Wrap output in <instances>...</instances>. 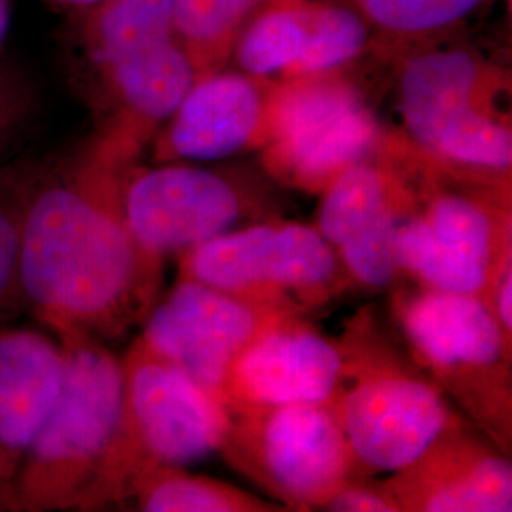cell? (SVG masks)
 I'll list each match as a JSON object with an SVG mask.
<instances>
[{
    "instance_id": "ba28073f",
    "label": "cell",
    "mask_w": 512,
    "mask_h": 512,
    "mask_svg": "<svg viewBox=\"0 0 512 512\" xmlns=\"http://www.w3.org/2000/svg\"><path fill=\"white\" fill-rule=\"evenodd\" d=\"M348 277L338 251L300 222L230 230L179 255V279L296 313L325 304Z\"/></svg>"
},
{
    "instance_id": "83f0119b",
    "label": "cell",
    "mask_w": 512,
    "mask_h": 512,
    "mask_svg": "<svg viewBox=\"0 0 512 512\" xmlns=\"http://www.w3.org/2000/svg\"><path fill=\"white\" fill-rule=\"evenodd\" d=\"M55 4H61V6H67V8H78V10H88L92 6H97L105 0H52Z\"/></svg>"
},
{
    "instance_id": "8992f818",
    "label": "cell",
    "mask_w": 512,
    "mask_h": 512,
    "mask_svg": "<svg viewBox=\"0 0 512 512\" xmlns=\"http://www.w3.org/2000/svg\"><path fill=\"white\" fill-rule=\"evenodd\" d=\"M421 365L505 448L511 435V344L494 310L471 294L423 289L395 300Z\"/></svg>"
},
{
    "instance_id": "30bf717a",
    "label": "cell",
    "mask_w": 512,
    "mask_h": 512,
    "mask_svg": "<svg viewBox=\"0 0 512 512\" xmlns=\"http://www.w3.org/2000/svg\"><path fill=\"white\" fill-rule=\"evenodd\" d=\"M380 139L372 110L336 73L275 80L262 164L277 181L321 194Z\"/></svg>"
},
{
    "instance_id": "ffe728a7",
    "label": "cell",
    "mask_w": 512,
    "mask_h": 512,
    "mask_svg": "<svg viewBox=\"0 0 512 512\" xmlns=\"http://www.w3.org/2000/svg\"><path fill=\"white\" fill-rule=\"evenodd\" d=\"M129 501L145 512H275L289 511L228 482L188 475L181 467L150 469L137 480Z\"/></svg>"
},
{
    "instance_id": "484cf974",
    "label": "cell",
    "mask_w": 512,
    "mask_h": 512,
    "mask_svg": "<svg viewBox=\"0 0 512 512\" xmlns=\"http://www.w3.org/2000/svg\"><path fill=\"white\" fill-rule=\"evenodd\" d=\"M323 511L334 512H401L397 501L384 488V484L368 486L349 480L344 488L330 497Z\"/></svg>"
},
{
    "instance_id": "4316f807",
    "label": "cell",
    "mask_w": 512,
    "mask_h": 512,
    "mask_svg": "<svg viewBox=\"0 0 512 512\" xmlns=\"http://www.w3.org/2000/svg\"><path fill=\"white\" fill-rule=\"evenodd\" d=\"M10 25V4L8 0H0V42L6 37Z\"/></svg>"
},
{
    "instance_id": "3957f363",
    "label": "cell",
    "mask_w": 512,
    "mask_h": 512,
    "mask_svg": "<svg viewBox=\"0 0 512 512\" xmlns=\"http://www.w3.org/2000/svg\"><path fill=\"white\" fill-rule=\"evenodd\" d=\"M124 404L118 433L82 511L126 503L150 469L183 467L219 452L230 412L137 336L122 357Z\"/></svg>"
},
{
    "instance_id": "cb8c5ba5",
    "label": "cell",
    "mask_w": 512,
    "mask_h": 512,
    "mask_svg": "<svg viewBox=\"0 0 512 512\" xmlns=\"http://www.w3.org/2000/svg\"><path fill=\"white\" fill-rule=\"evenodd\" d=\"M406 209L385 213L361 234L338 247V256L349 277L368 289H385L399 275L397 232Z\"/></svg>"
},
{
    "instance_id": "44dd1931",
    "label": "cell",
    "mask_w": 512,
    "mask_h": 512,
    "mask_svg": "<svg viewBox=\"0 0 512 512\" xmlns=\"http://www.w3.org/2000/svg\"><path fill=\"white\" fill-rule=\"evenodd\" d=\"M399 270L414 275L427 289L444 293L471 294L492 308L494 274L486 266L442 245L420 215L403 219L397 232Z\"/></svg>"
},
{
    "instance_id": "603a6c76",
    "label": "cell",
    "mask_w": 512,
    "mask_h": 512,
    "mask_svg": "<svg viewBox=\"0 0 512 512\" xmlns=\"http://www.w3.org/2000/svg\"><path fill=\"white\" fill-rule=\"evenodd\" d=\"M46 160L48 156H18L0 165V325L25 311L19 283L21 224Z\"/></svg>"
},
{
    "instance_id": "6da1fadb",
    "label": "cell",
    "mask_w": 512,
    "mask_h": 512,
    "mask_svg": "<svg viewBox=\"0 0 512 512\" xmlns=\"http://www.w3.org/2000/svg\"><path fill=\"white\" fill-rule=\"evenodd\" d=\"M143 147L95 129L48 156L25 207L19 283L25 311L61 346L116 340L143 325L162 283V258L129 230L124 183Z\"/></svg>"
},
{
    "instance_id": "8fae6325",
    "label": "cell",
    "mask_w": 512,
    "mask_h": 512,
    "mask_svg": "<svg viewBox=\"0 0 512 512\" xmlns=\"http://www.w3.org/2000/svg\"><path fill=\"white\" fill-rule=\"evenodd\" d=\"M247 184L183 162L133 165L124 183L129 230L150 255H181L230 232L251 209Z\"/></svg>"
},
{
    "instance_id": "277c9868",
    "label": "cell",
    "mask_w": 512,
    "mask_h": 512,
    "mask_svg": "<svg viewBox=\"0 0 512 512\" xmlns=\"http://www.w3.org/2000/svg\"><path fill=\"white\" fill-rule=\"evenodd\" d=\"M63 349V382L19 465L10 512L82 511L118 433L122 359L97 340Z\"/></svg>"
},
{
    "instance_id": "d4e9b609",
    "label": "cell",
    "mask_w": 512,
    "mask_h": 512,
    "mask_svg": "<svg viewBox=\"0 0 512 512\" xmlns=\"http://www.w3.org/2000/svg\"><path fill=\"white\" fill-rule=\"evenodd\" d=\"M40 107L37 80L16 61L0 57V165L18 158L16 150L37 124Z\"/></svg>"
},
{
    "instance_id": "e0dca14e",
    "label": "cell",
    "mask_w": 512,
    "mask_h": 512,
    "mask_svg": "<svg viewBox=\"0 0 512 512\" xmlns=\"http://www.w3.org/2000/svg\"><path fill=\"white\" fill-rule=\"evenodd\" d=\"M65 372V349L37 329L0 325V511L46 420Z\"/></svg>"
},
{
    "instance_id": "ac0fdd59",
    "label": "cell",
    "mask_w": 512,
    "mask_h": 512,
    "mask_svg": "<svg viewBox=\"0 0 512 512\" xmlns=\"http://www.w3.org/2000/svg\"><path fill=\"white\" fill-rule=\"evenodd\" d=\"M408 205L410 194L399 177L387 165L365 158L349 165L321 192L315 228L338 249L385 213Z\"/></svg>"
},
{
    "instance_id": "d6986e66",
    "label": "cell",
    "mask_w": 512,
    "mask_h": 512,
    "mask_svg": "<svg viewBox=\"0 0 512 512\" xmlns=\"http://www.w3.org/2000/svg\"><path fill=\"white\" fill-rule=\"evenodd\" d=\"M372 31V44L395 52L435 44L475 18L495 0H338Z\"/></svg>"
},
{
    "instance_id": "5b68a950",
    "label": "cell",
    "mask_w": 512,
    "mask_h": 512,
    "mask_svg": "<svg viewBox=\"0 0 512 512\" xmlns=\"http://www.w3.org/2000/svg\"><path fill=\"white\" fill-rule=\"evenodd\" d=\"M511 78L467 46H421L404 54L399 110L412 141L440 164L511 175L512 128L499 97Z\"/></svg>"
},
{
    "instance_id": "9c48e42d",
    "label": "cell",
    "mask_w": 512,
    "mask_h": 512,
    "mask_svg": "<svg viewBox=\"0 0 512 512\" xmlns=\"http://www.w3.org/2000/svg\"><path fill=\"white\" fill-rule=\"evenodd\" d=\"M219 452L289 511L323 509L357 467L334 401L230 414Z\"/></svg>"
},
{
    "instance_id": "2e32d148",
    "label": "cell",
    "mask_w": 512,
    "mask_h": 512,
    "mask_svg": "<svg viewBox=\"0 0 512 512\" xmlns=\"http://www.w3.org/2000/svg\"><path fill=\"white\" fill-rule=\"evenodd\" d=\"M382 484L401 512L512 509L511 461L473 437L463 423Z\"/></svg>"
},
{
    "instance_id": "7c38bea8",
    "label": "cell",
    "mask_w": 512,
    "mask_h": 512,
    "mask_svg": "<svg viewBox=\"0 0 512 512\" xmlns=\"http://www.w3.org/2000/svg\"><path fill=\"white\" fill-rule=\"evenodd\" d=\"M289 313L296 311L179 279L171 293L154 304L139 336L148 348L219 397L222 380L241 349Z\"/></svg>"
},
{
    "instance_id": "7a4b0ae2",
    "label": "cell",
    "mask_w": 512,
    "mask_h": 512,
    "mask_svg": "<svg viewBox=\"0 0 512 512\" xmlns=\"http://www.w3.org/2000/svg\"><path fill=\"white\" fill-rule=\"evenodd\" d=\"M76 48L97 128L141 147L198 80L175 33L173 0H105L82 10Z\"/></svg>"
},
{
    "instance_id": "52a82bcc",
    "label": "cell",
    "mask_w": 512,
    "mask_h": 512,
    "mask_svg": "<svg viewBox=\"0 0 512 512\" xmlns=\"http://www.w3.org/2000/svg\"><path fill=\"white\" fill-rule=\"evenodd\" d=\"M334 406L357 465L399 473L461 423L439 385L366 340H346Z\"/></svg>"
},
{
    "instance_id": "5bb4252c",
    "label": "cell",
    "mask_w": 512,
    "mask_h": 512,
    "mask_svg": "<svg viewBox=\"0 0 512 512\" xmlns=\"http://www.w3.org/2000/svg\"><path fill=\"white\" fill-rule=\"evenodd\" d=\"M344 374L342 344L289 313L260 330L228 368L219 399L230 414L334 401Z\"/></svg>"
},
{
    "instance_id": "9a60e30c",
    "label": "cell",
    "mask_w": 512,
    "mask_h": 512,
    "mask_svg": "<svg viewBox=\"0 0 512 512\" xmlns=\"http://www.w3.org/2000/svg\"><path fill=\"white\" fill-rule=\"evenodd\" d=\"M275 80L245 73L196 80L154 141V162H215L264 147Z\"/></svg>"
},
{
    "instance_id": "4fadbf2b",
    "label": "cell",
    "mask_w": 512,
    "mask_h": 512,
    "mask_svg": "<svg viewBox=\"0 0 512 512\" xmlns=\"http://www.w3.org/2000/svg\"><path fill=\"white\" fill-rule=\"evenodd\" d=\"M372 46V31L338 0H268L243 29L232 57L241 73L287 80L340 71Z\"/></svg>"
},
{
    "instance_id": "7402d4cb",
    "label": "cell",
    "mask_w": 512,
    "mask_h": 512,
    "mask_svg": "<svg viewBox=\"0 0 512 512\" xmlns=\"http://www.w3.org/2000/svg\"><path fill=\"white\" fill-rule=\"evenodd\" d=\"M268 0H173L175 33L198 78L219 73L232 59L247 23Z\"/></svg>"
}]
</instances>
